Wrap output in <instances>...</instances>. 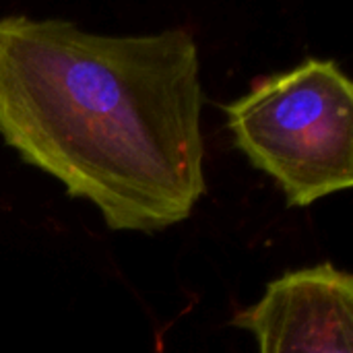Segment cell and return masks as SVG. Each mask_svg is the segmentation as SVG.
Returning <instances> with one entry per match:
<instances>
[{
	"instance_id": "6da1fadb",
	"label": "cell",
	"mask_w": 353,
	"mask_h": 353,
	"mask_svg": "<svg viewBox=\"0 0 353 353\" xmlns=\"http://www.w3.org/2000/svg\"><path fill=\"white\" fill-rule=\"evenodd\" d=\"M192 33L101 35L62 19H0V139L114 232L153 234L207 192Z\"/></svg>"
},
{
	"instance_id": "7a4b0ae2",
	"label": "cell",
	"mask_w": 353,
	"mask_h": 353,
	"mask_svg": "<svg viewBox=\"0 0 353 353\" xmlns=\"http://www.w3.org/2000/svg\"><path fill=\"white\" fill-rule=\"evenodd\" d=\"M223 110L236 145L279 184L290 207L353 184V83L337 62L308 58L259 79Z\"/></svg>"
},
{
	"instance_id": "3957f363",
	"label": "cell",
	"mask_w": 353,
	"mask_h": 353,
	"mask_svg": "<svg viewBox=\"0 0 353 353\" xmlns=\"http://www.w3.org/2000/svg\"><path fill=\"white\" fill-rule=\"evenodd\" d=\"M232 325L250 331L261 353H353V277L333 263L290 271Z\"/></svg>"
}]
</instances>
